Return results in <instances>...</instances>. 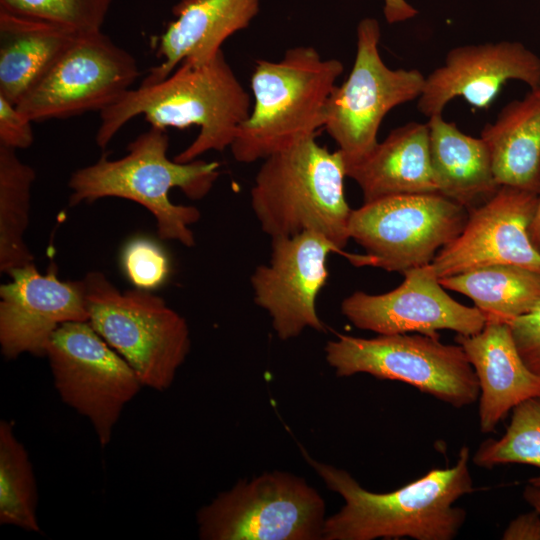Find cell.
Segmentation results:
<instances>
[{
  "label": "cell",
  "instance_id": "6da1fadb",
  "mask_svg": "<svg viewBox=\"0 0 540 540\" xmlns=\"http://www.w3.org/2000/svg\"><path fill=\"white\" fill-rule=\"evenodd\" d=\"M302 452L328 489L344 500L342 508L326 518L324 540H452L466 520V511L454 504L474 489L467 446L460 449L454 466L432 469L388 493L371 492L349 472Z\"/></svg>",
  "mask_w": 540,
  "mask_h": 540
},
{
  "label": "cell",
  "instance_id": "7a4b0ae2",
  "mask_svg": "<svg viewBox=\"0 0 540 540\" xmlns=\"http://www.w3.org/2000/svg\"><path fill=\"white\" fill-rule=\"evenodd\" d=\"M251 98L223 51L203 65L182 62L168 77L128 90L100 111L96 144L104 149L131 119L143 115L150 126L179 129L199 126L197 137L173 159L179 163L230 147L249 116Z\"/></svg>",
  "mask_w": 540,
  "mask_h": 540
},
{
  "label": "cell",
  "instance_id": "3957f363",
  "mask_svg": "<svg viewBox=\"0 0 540 540\" xmlns=\"http://www.w3.org/2000/svg\"><path fill=\"white\" fill-rule=\"evenodd\" d=\"M168 147L166 129L150 126L129 143L125 156L116 160L102 156L73 172L68 181L69 205L105 197L131 200L153 215L159 238L194 246L190 226L201 213L194 206L174 204L169 191L179 188L192 200L204 198L220 176V164L199 159L179 163L169 159Z\"/></svg>",
  "mask_w": 540,
  "mask_h": 540
},
{
  "label": "cell",
  "instance_id": "277c9868",
  "mask_svg": "<svg viewBox=\"0 0 540 540\" xmlns=\"http://www.w3.org/2000/svg\"><path fill=\"white\" fill-rule=\"evenodd\" d=\"M346 165L308 137L263 160L250 191L251 208L261 230L272 238L314 231L343 254L352 209L344 192Z\"/></svg>",
  "mask_w": 540,
  "mask_h": 540
},
{
  "label": "cell",
  "instance_id": "5b68a950",
  "mask_svg": "<svg viewBox=\"0 0 540 540\" xmlns=\"http://www.w3.org/2000/svg\"><path fill=\"white\" fill-rule=\"evenodd\" d=\"M344 70L313 47L297 46L278 61L255 62L250 86L253 106L230 146L241 163L264 160L324 127L336 81Z\"/></svg>",
  "mask_w": 540,
  "mask_h": 540
},
{
  "label": "cell",
  "instance_id": "8992f818",
  "mask_svg": "<svg viewBox=\"0 0 540 540\" xmlns=\"http://www.w3.org/2000/svg\"><path fill=\"white\" fill-rule=\"evenodd\" d=\"M89 323L131 366L142 386L168 389L191 348L185 318L145 289L120 291L100 271L81 279Z\"/></svg>",
  "mask_w": 540,
  "mask_h": 540
},
{
  "label": "cell",
  "instance_id": "52a82bcc",
  "mask_svg": "<svg viewBox=\"0 0 540 540\" xmlns=\"http://www.w3.org/2000/svg\"><path fill=\"white\" fill-rule=\"evenodd\" d=\"M325 359L337 377L367 373L407 383L455 408L475 403L478 379L459 344L424 334L360 338L339 334L325 346Z\"/></svg>",
  "mask_w": 540,
  "mask_h": 540
},
{
  "label": "cell",
  "instance_id": "ba28073f",
  "mask_svg": "<svg viewBox=\"0 0 540 540\" xmlns=\"http://www.w3.org/2000/svg\"><path fill=\"white\" fill-rule=\"evenodd\" d=\"M469 210L439 193L402 194L352 210L349 236L364 254H347L356 266L388 272L430 264L463 230Z\"/></svg>",
  "mask_w": 540,
  "mask_h": 540
},
{
  "label": "cell",
  "instance_id": "9c48e42d",
  "mask_svg": "<svg viewBox=\"0 0 540 540\" xmlns=\"http://www.w3.org/2000/svg\"><path fill=\"white\" fill-rule=\"evenodd\" d=\"M326 505L305 479L283 471L239 480L197 512L203 540H320Z\"/></svg>",
  "mask_w": 540,
  "mask_h": 540
},
{
  "label": "cell",
  "instance_id": "30bf717a",
  "mask_svg": "<svg viewBox=\"0 0 540 540\" xmlns=\"http://www.w3.org/2000/svg\"><path fill=\"white\" fill-rule=\"evenodd\" d=\"M380 36L376 19L359 22L352 70L328 103L323 128L336 142L345 165L359 161L377 145L386 114L418 99L425 82L417 69H391L384 63L378 49Z\"/></svg>",
  "mask_w": 540,
  "mask_h": 540
},
{
  "label": "cell",
  "instance_id": "8fae6325",
  "mask_svg": "<svg viewBox=\"0 0 540 540\" xmlns=\"http://www.w3.org/2000/svg\"><path fill=\"white\" fill-rule=\"evenodd\" d=\"M45 356L62 401L90 421L102 446L109 444L123 408L143 387L134 370L89 321L58 327Z\"/></svg>",
  "mask_w": 540,
  "mask_h": 540
},
{
  "label": "cell",
  "instance_id": "7c38bea8",
  "mask_svg": "<svg viewBox=\"0 0 540 540\" xmlns=\"http://www.w3.org/2000/svg\"><path fill=\"white\" fill-rule=\"evenodd\" d=\"M138 76L134 56L102 30L79 33L16 106L33 122L100 112Z\"/></svg>",
  "mask_w": 540,
  "mask_h": 540
},
{
  "label": "cell",
  "instance_id": "4fadbf2b",
  "mask_svg": "<svg viewBox=\"0 0 540 540\" xmlns=\"http://www.w3.org/2000/svg\"><path fill=\"white\" fill-rule=\"evenodd\" d=\"M271 249L269 263L257 266L250 277L255 304L268 313L281 340L307 328L324 331L316 301L328 279V256L338 250L314 231L272 238Z\"/></svg>",
  "mask_w": 540,
  "mask_h": 540
},
{
  "label": "cell",
  "instance_id": "5bb4252c",
  "mask_svg": "<svg viewBox=\"0 0 540 540\" xmlns=\"http://www.w3.org/2000/svg\"><path fill=\"white\" fill-rule=\"evenodd\" d=\"M403 275V282L389 292H353L342 300L341 313L356 328L378 335L420 333L439 337V330L473 335L483 329L484 314L447 294L431 264Z\"/></svg>",
  "mask_w": 540,
  "mask_h": 540
},
{
  "label": "cell",
  "instance_id": "9a60e30c",
  "mask_svg": "<svg viewBox=\"0 0 540 540\" xmlns=\"http://www.w3.org/2000/svg\"><path fill=\"white\" fill-rule=\"evenodd\" d=\"M537 203V192L500 186L485 202L469 209L461 233L430 263L437 277L498 264L540 272V251L529 235Z\"/></svg>",
  "mask_w": 540,
  "mask_h": 540
},
{
  "label": "cell",
  "instance_id": "2e32d148",
  "mask_svg": "<svg viewBox=\"0 0 540 540\" xmlns=\"http://www.w3.org/2000/svg\"><path fill=\"white\" fill-rule=\"evenodd\" d=\"M0 286V346L13 360L24 353L45 356L46 345L58 327L89 321L81 280L64 281L51 263L42 274L34 263L12 270Z\"/></svg>",
  "mask_w": 540,
  "mask_h": 540
},
{
  "label": "cell",
  "instance_id": "e0dca14e",
  "mask_svg": "<svg viewBox=\"0 0 540 540\" xmlns=\"http://www.w3.org/2000/svg\"><path fill=\"white\" fill-rule=\"evenodd\" d=\"M509 80L539 86L540 57L520 42L458 46L447 53L443 65L425 76L417 107L430 118L442 114L454 98L463 97L485 109Z\"/></svg>",
  "mask_w": 540,
  "mask_h": 540
},
{
  "label": "cell",
  "instance_id": "ac0fdd59",
  "mask_svg": "<svg viewBox=\"0 0 540 540\" xmlns=\"http://www.w3.org/2000/svg\"><path fill=\"white\" fill-rule=\"evenodd\" d=\"M259 11V0H180L176 17L159 37L152 67L142 84L168 77L182 62L203 65L221 51L226 39L248 27Z\"/></svg>",
  "mask_w": 540,
  "mask_h": 540
},
{
  "label": "cell",
  "instance_id": "d6986e66",
  "mask_svg": "<svg viewBox=\"0 0 540 540\" xmlns=\"http://www.w3.org/2000/svg\"><path fill=\"white\" fill-rule=\"evenodd\" d=\"M478 379L479 428L493 433L522 401L540 395V376L522 360L508 323L486 321L473 335L455 336Z\"/></svg>",
  "mask_w": 540,
  "mask_h": 540
},
{
  "label": "cell",
  "instance_id": "ffe728a7",
  "mask_svg": "<svg viewBox=\"0 0 540 540\" xmlns=\"http://www.w3.org/2000/svg\"><path fill=\"white\" fill-rule=\"evenodd\" d=\"M365 202L402 195L438 193L429 157L428 124L410 122L392 130L362 159L346 165Z\"/></svg>",
  "mask_w": 540,
  "mask_h": 540
},
{
  "label": "cell",
  "instance_id": "44dd1931",
  "mask_svg": "<svg viewBox=\"0 0 540 540\" xmlns=\"http://www.w3.org/2000/svg\"><path fill=\"white\" fill-rule=\"evenodd\" d=\"M429 157L437 192L468 210L499 189L483 139L469 136L442 114L429 118Z\"/></svg>",
  "mask_w": 540,
  "mask_h": 540
},
{
  "label": "cell",
  "instance_id": "7402d4cb",
  "mask_svg": "<svg viewBox=\"0 0 540 540\" xmlns=\"http://www.w3.org/2000/svg\"><path fill=\"white\" fill-rule=\"evenodd\" d=\"M77 34L0 10V95L17 105Z\"/></svg>",
  "mask_w": 540,
  "mask_h": 540
},
{
  "label": "cell",
  "instance_id": "603a6c76",
  "mask_svg": "<svg viewBox=\"0 0 540 540\" xmlns=\"http://www.w3.org/2000/svg\"><path fill=\"white\" fill-rule=\"evenodd\" d=\"M481 138L488 147L493 174L500 186L539 194L540 191V85L521 100L508 103Z\"/></svg>",
  "mask_w": 540,
  "mask_h": 540
},
{
  "label": "cell",
  "instance_id": "cb8c5ba5",
  "mask_svg": "<svg viewBox=\"0 0 540 540\" xmlns=\"http://www.w3.org/2000/svg\"><path fill=\"white\" fill-rule=\"evenodd\" d=\"M470 298L486 321L509 323L540 303V272L516 265H490L439 279Z\"/></svg>",
  "mask_w": 540,
  "mask_h": 540
},
{
  "label": "cell",
  "instance_id": "d4e9b609",
  "mask_svg": "<svg viewBox=\"0 0 540 540\" xmlns=\"http://www.w3.org/2000/svg\"><path fill=\"white\" fill-rule=\"evenodd\" d=\"M34 169L20 160L16 150L0 145V271L34 263L24 235L29 225Z\"/></svg>",
  "mask_w": 540,
  "mask_h": 540
},
{
  "label": "cell",
  "instance_id": "484cf974",
  "mask_svg": "<svg viewBox=\"0 0 540 540\" xmlns=\"http://www.w3.org/2000/svg\"><path fill=\"white\" fill-rule=\"evenodd\" d=\"M36 479L14 424L0 422V524L39 532Z\"/></svg>",
  "mask_w": 540,
  "mask_h": 540
},
{
  "label": "cell",
  "instance_id": "4316f807",
  "mask_svg": "<svg viewBox=\"0 0 540 540\" xmlns=\"http://www.w3.org/2000/svg\"><path fill=\"white\" fill-rule=\"evenodd\" d=\"M472 461L486 469L502 464H526L540 469V395L517 404L505 434L482 442ZM528 483L540 488V474Z\"/></svg>",
  "mask_w": 540,
  "mask_h": 540
},
{
  "label": "cell",
  "instance_id": "83f0119b",
  "mask_svg": "<svg viewBox=\"0 0 540 540\" xmlns=\"http://www.w3.org/2000/svg\"><path fill=\"white\" fill-rule=\"evenodd\" d=\"M113 0H0V10L77 33L101 31Z\"/></svg>",
  "mask_w": 540,
  "mask_h": 540
},
{
  "label": "cell",
  "instance_id": "f1b7e54d",
  "mask_svg": "<svg viewBox=\"0 0 540 540\" xmlns=\"http://www.w3.org/2000/svg\"><path fill=\"white\" fill-rule=\"evenodd\" d=\"M122 260L127 276L139 289L149 290L159 286L169 271L165 253L147 239L130 241L123 251Z\"/></svg>",
  "mask_w": 540,
  "mask_h": 540
},
{
  "label": "cell",
  "instance_id": "f546056e",
  "mask_svg": "<svg viewBox=\"0 0 540 540\" xmlns=\"http://www.w3.org/2000/svg\"><path fill=\"white\" fill-rule=\"evenodd\" d=\"M508 324L522 360L540 376V303Z\"/></svg>",
  "mask_w": 540,
  "mask_h": 540
},
{
  "label": "cell",
  "instance_id": "4dcf8cb0",
  "mask_svg": "<svg viewBox=\"0 0 540 540\" xmlns=\"http://www.w3.org/2000/svg\"><path fill=\"white\" fill-rule=\"evenodd\" d=\"M33 121L15 104L0 95V145L12 149H27L33 141Z\"/></svg>",
  "mask_w": 540,
  "mask_h": 540
},
{
  "label": "cell",
  "instance_id": "1f68e13d",
  "mask_svg": "<svg viewBox=\"0 0 540 540\" xmlns=\"http://www.w3.org/2000/svg\"><path fill=\"white\" fill-rule=\"evenodd\" d=\"M504 540H540V516L533 509L510 521L502 534Z\"/></svg>",
  "mask_w": 540,
  "mask_h": 540
},
{
  "label": "cell",
  "instance_id": "d6a6232c",
  "mask_svg": "<svg viewBox=\"0 0 540 540\" xmlns=\"http://www.w3.org/2000/svg\"><path fill=\"white\" fill-rule=\"evenodd\" d=\"M417 13L406 0H384V15L390 24L411 19Z\"/></svg>",
  "mask_w": 540,
  "mask_h": 540
},
{
  "label": "cell",
  "instance_id": "836d02e7",
  "mask_svg": "<svg viewBox=\"0 0 540 540\" xmlns=\"http://www.w3.org/2000/svg\"><path fill=\"white\" fill-rule=\"evenodd\" d=\"M529 235L535 248L540 251V191L538 194L536 212L530 225Z\"/></svg>",
  "mask_w": 540,
  "mask_h": 540
},
{
  "label": "cell",
  "instance_id": "e575fe53",
  "mask_svg": "<svg viewBox=\"0 0 540 540\" xmlns=\"http://www.w3.org/2000/svg\"><path fill=\"white\" fill-rule=\"evenodd\" d=\"M523 498L540 516V488L528 483L524 488Z\"/></svg>",
  "mask_w": 540,
  "mask_h": 540
}]
</instances>
